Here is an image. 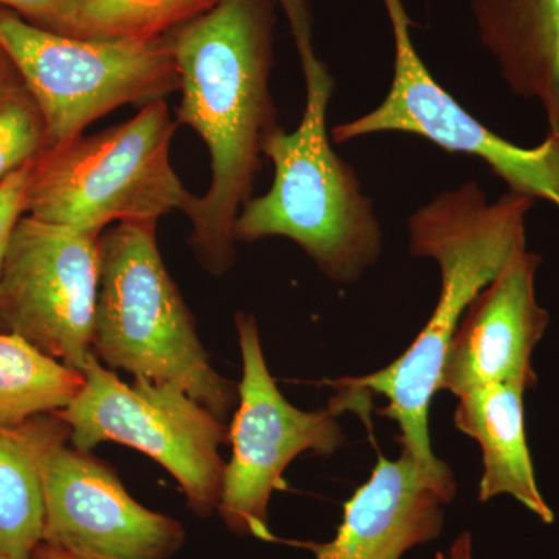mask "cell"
I'll list each match as a JSON object with an SVG mask.
<instances>
[{"mask_svg": "<svg viewBox=\"0 0 559 559\" xmlns=\"http://www.w3.org/2000/svg\"><path fill=\"white\" fill-rule=\"evenodd\" d=\"M277 0H223L168 33L180 76L178 124L197 132L210 154L212 178L191 194L190 249L213 277L237 261L235 221L252 200L266 140L278 130L270 80Z\"/></svg>", "mask_w": 559, "mask_h": 559, "instance_id": "cell-1", "label": "cell"}, {"mask_svg": "<svg viewBox=\"0 0 559 559\" xmlns=\"http://www.w3.org/2000/svg\"><path fill=\"white\" fill-rule=\"evenodd\" d=\"M532 207L533 200L511 191L488 202L477 182L443 191L419 207L407 223L409 249L412 255L439 264L440 296L432 316L411 347L384 369L326 381L341 399L364 392L385 396L389 403L381 415L399 425L401 452L436 479L454 480L429 437L430 401L439 392L452 334L511 253L527 245L525 219Z\"/></svg>", "mask_w": 559, "mask_h": 559, "instance_id": "cell-2", "label": "cell"}, {"mask_svg": "<svg viewBox=\"0 0 559 559\" xmlns=\"http://www.w3.org/2000/svg\"><path fill=\"white\" fill-rule=\"evenodd\" d=\"M301 69L307 103L299 128H278L264 143L274 180L267 193L242 207L234 237L288 238L331 282L352 285L380 259V221L355 170L331 146L326 112L336 84L329 68L316 58Z\"/></svg>", "mask_w": 559, "mask_h": 559, "instance_id": "cell-3", "label": "cell"}, {"mask_svg": "<svg viewBox=\"0 0 559 559\" xmlns=\"http://www.w3.org/2000/svg\"><path fill=\"white\" fill-rule=\"evenodd\" d=\"M100 248L95 358L109 370L175 385L229 421L238 385L210 362L193 316L162 260L156 221L116 224L103 231Z\"/></svg>", "mask_w": 559, "mask_h": 559, "instance_id": "cell-4", "label": "cell"}, {"mask_svg": "<svg viewBox=\"0 0 559 559\" xmlns=\"http://www.w3.org/2000/svg\"><path fill=\"white\" fill-rule=\"evenodd\" d=\"M176 130L159 100L124 123L44 151L33 164L25 215L102 235L112 223H159L182 212L191 193L170 160Z\"/></svg>", "mask_w": 559, "mask_h": 559, "instance_id": "cell-5", "label": "cell"}, {"mask_svg": "<svg viewBox=\"0 0 559 559\" xmlns=\"http://www.w3.org/2000/svg\"><path fill=\"white\" fill-rule=\"evenodd\" d=\"M0 47L38 103L46 121L47 150L79 138L120 106H146L180 90L167 36L70 38L0 7Z\"/></svg>", "mask_w": 559, "mask_h": 559, "instance_id": "cell-6", "label": "cell"}, {"mask_svg": "<svg viewBox=\"0 0 559 559\" xmlns=\"http://www.w3.org/2000/svg\"><path fill=\"white\" fill-rule=\"evenodd\" d=\"M83 374L79 395L57 414L69 426L70 447L91 451L112 441L143 452L175 477L197 516L216 513L226 468L219 447L230 441L227 423L175 385L121 381L94 353Z\"/></svg>", "mask_w": 559, "mask_h": 559, "instance_id": "cell-7", "label": "cell"}, {"mask_svg": "<svg viewBox=\"0 0 559 559\" xmlns=\"http://www.w3.org/2000/svg\"><path fill=\"white\" fill-rule=\"evenodd\" d=\"M242 378L229 428L231 457L226 463L218 511L237 536L271 543L267 524L272 495L285 488V473L304 452L330 457L345 443L341 411H301L280 392L264 358L257 320L235 316Z\"/></svg>", "mask_w": 559, "mask_h": 559, "instance_id": "cell-8", "label": "cell"}, {"mask_svg": "<svg viewBox=\"0 0 559 559\" xmlns=\"http://www.w3.org/2000/svg\"><path fill=\"white\" fill-rule=\"evenodd\" d=\"M395 43L393 80L380 106L333 128L334 143L404 132L448 151L479 157L511 193L550 202L559 210V134L532 148L514 145L474 119L419 58L403 0H382Z\"/></svg>", "mask_w": 559, "mask_h": 559, "instance_id": "cell-9", "label": "cell"}, {"mask_svg": "<svg viewBox=\"0 0 559 559\" xmlns=\"http://www.w3.org/2000/svg\"><path fill=\"white\" fill-rule=\"evenodd\" d=\"M100 237L22 216L0 272V333L83 371L100 289Z\"/></svg>", "mask_w": 559, "mask_h": 559, "instance_id": "cell-10", "label": "cell"}, {"mask_svg": "<svg viewBox=\"0 0 559 559\" xmlns=\"http://www.w3.org/2000/svg\"><path fill=\"white\" fill-rule=\"evenodd\" d=\"M69 426L44 415L39 441L43 543L91 559H170L183 544L182 522L143 507L108 463L69 447Z\"/></svg>", "mask_w": 559, "mask_h": 559, "instance_id": "cell-11", "label": "cell"}, {"mask_svg": "<svg viewBox=\"0 0 559 559\" xmlns=\"http://www.w3.org/2000/svg\"><path fill=\"white\" fill-rule=\"evenodd\" d=\"M539 264L538 253L521 246L473 300L452 334L439 390L459 396L487 384L536 388L532 356L550 325L549 312L536 300Z\"/></svg>", "mask_w": 559, "mask_h": 559, "instance_id": "cell-12", "label": "cell"}, {"mask_svg": "<svg viewBox=\"0 0 559 559\" xmlns=\"http://www.w3.org/2000/svg\"><path fill=\"white\" fill-rule=\"evenodd\" d=\"M454 498L455 481L429 476L404 452L381 457L345 503L334 539L311 544L314 559H403L439 538L444 507Z\"/></svg>", "mask_w": 559, "mask_h": 559, "instance_id": "cell-13", "label": "cell"}, {"mask_svg": "<svg viewBox=\"0 0 559 559\" xmlns=\"http://www.w3.org/2000/svg\"><path fill=\"white\" fill-rule=\"evenodd\" d=\"M471 10L510 90L538 102L559 134V0H473Z\"/></svg>", "mask_w": 559, "mask_h": 559, "instance_id": "cell-14", "label": "cell"}, {"mask_svg": "<svg viewBox=\"0 0 559 559\" xmlns=\"http://www.w3.org/2000/svg\"><path fill=\"white\" fill-rule=\"evenodd\" d=\"M520 384H487L459 395L454 425L479 443L484 473L480 502L510 496L535 514L554 524L555 514L540 495L525 432L524 395Z\"/></svg>", "mask_w": 559, "mask_h": 559, "instance_id": "cell-15", "label": "cell"}, {"mask_svg": "<svg viewBox=\"0 0 559 559\" xmlns=\"http://www.w3.org/2000/svg\"><path fill=\"white\" fill-rule=\"evenodd\" d=\"M43 417L0 426V559H32L43 543L46 507L39 473Z\"/></svg>", "mask_w": 559, "mask_h": 559, "instance_id": "cell-16", "label": "cell"}, {"mask_svg": "<svg viewBox=\"0 0 559 559\" xmlns=\"http://www.w3.org/2000/svg\"><path fill=\"white\" fill-rule=\"evenodd\" d=\"M84 384L70 369L16 334L0 333V426L20 428L66 409Z\"/></svg>", "mask_w": 559, "mask_h": 559, "instance_id": "cell-17", "label": "cell"}, {"mask_svg": "<svg viewBox=\"0 0 559 559\" xmlns=\"http://www.w3.org/2000/svg\"><path fill=\"white\" fill-rule=\"evenodd\" d=\"M223 0H76L44 31L95 40H151L215 9Z\"/></svg>", "mask_w": 559, "mask_h": 559, "instance_id": "cell-18", "label": "cell"}, {"mask_svg": "<svg viewBox=\"0 0 559 559\" xmlns=\"http://www.w3.org/2000/svg\"><path fill=\"white\" fill-rule=\"evenodd\" d=\"M47 150L46 121L16 69L0 72V183Z\"/></svg>", "mask_w": 559, "mask_h": 559, "instance_id": "cell-19", "label": "cell"}, {"mask_svg": "<svg viewBox=\"0 0 559 559\" xmlns=\"http://www.w3.org/2000/svg\"><path fill=\"white\" fill-rule=\"evenodd\" d=\"M35 162L0 183V272L17 221L25 215L28 180Z\"/></svg>", "mask_w": 559, "mask_h": 559, "instance_id": "cell-20", "label": "cell"}, {"mask_svg": "<svg viewBox=\"0 0 559 559\" xmlns=\"http://www.w3.org/2000/svg\"><path fill=\"white\" fill-rule=\"evenodd\" d=\"M76 0H0V7L14 11L25 21L47 28Z\"/></svg>", "mask_w": 559, "mask_h": 559, "instance_id": "cell-21", "label": "cell"}, {"mask_svg": "<svg viewBox=\"0 0 559 559\" xmlns=\"http://www.w3.org/2000/svg\"><path fill=\"white\" fill-rule=\"evenodd\" d=\"M447 559H476L474 558L473 536L468 532L462 533L452 543Z\"/></svg>", "mask_w": 559, "mask_h": 559, "instance_id": "cell-22", "label": "cell"}, {"mask_svg": "<svg viewBox=\"0 0 559 559\" xmlns=\"http://www.w3.org/2000/svg\"><path fill=\"white\" fill-rule=\"evenodd\" d=\"M32 559H91L80 557V555L70 554L68 550H62L60 547L51 546V544L40 543L36 547L35 554Z\"/></svg>", "mask_w": 559, "mask_h": 559, "instance_id": "cell-23", "label": "cell"}, {"mask_svg": "<svg viewBox=\"0 0 559 559\" xmlns=\"http://www.w3.org/2000/svg\"><path fill=\"white\" fill-rule=\"evenodd\" d=\"M13 68V64H11V61L9 60V57H7L5 51L2 50V47H0V72H3V70Z\"/></svg>", "mask_w": 559, "mask_h": 559, "instance_id": "cell-24", "label": "cell"}]
</instances>
